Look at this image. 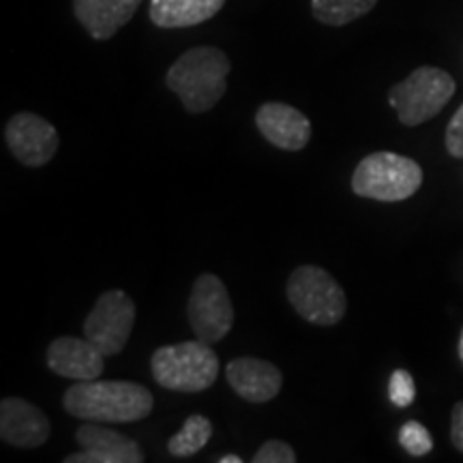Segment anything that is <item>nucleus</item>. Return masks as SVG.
Instances as JSON below:
<instances>
[{
  "label": "nucleus",
  "instance_id": "f257e3e1",
  "mask_svg": "<svg viewBox=\"0 0 463 463\" xmlns=\"http://www.w3.org/2000/svg\"><path fill=\"white\" fill-rule=\"evenodd\" d=\"M75 419L92 422H137L153 412V392L137 382L89 380L78 382L62 397Z\"/></svg>",
  "mask_w": 463,
  "mask_h": 463
},
{
  "label": "nucleus",
  "instance_id": "f03ea898",
  "mask_svg": "<svg viewBox=\"0 0 463 463\" xmlns=\"http://www.w3.org/2000/svg\"><path fill=\"white\" fill-rule=\"evenodd\" d=\"M232 62L215 45L191 48L167 69L165 84L191 114H204L223 99Z\"/></svg>",
  "mask_w": 463,
  "mask_h": 463
},
{
  "label": "nucleus",
  "instance_id": "7ed1b4c3",
  "mask_svg": "<svg viewBox=\"0 0 463 463\" xmlns=\"http://www.w3.org/2000/svg\"><path fill=\"white\" fill-rule=\"evenodd\" d=\"M150 373L167 391L202 392L215 384L219 358L213 345L204 341H183L155 350L150 358Z\"/></svg>",
  "mask_w": 463,
  "mask_h": 463
},
{
  "label": "nucleus",
  "instance_id": "20e7f679",
  "mask_svg": "<svg viewBox=\"0 0 463 463\" xmlns=\"http://www.w3.org/2000/svg\"><path fill=\"white\" fill-rule=\"evenodd\" d=\"M422 184V167L403 155L380 150L369 155L352 174V191L375 202H403Z\"/></svg>",
  "mask_w": 463,
  "mask_h": 463
},
{
  "label": "nucleus",
  "instance_id": "39448f33",
  "mask_svg": "<svg viewBox=\"0 0 463 463\" xmlns=\"http://www.w3.org/2000/svg\"><path fill=\"white\" fill-rule=\"evenodd\" d=\"M457 90L455 78L439 67H419L408 78L392 86L389 103L395 108L399 123L419 127L436 118Z\"/></svg>",
  "mask_w": 463,
  "mask_h": 463
},
{
  "label": "nucleus",
  "instance_id": "423d86ee",
  "mask_svg": "<svg viewBox=\"0 0 463 463\" xmlns=\"http://www.w3.org/2000/svg\"><path fill=\"white\" fill-rule=\"evenodd\" d=\"M288 300L303 320L317 326H333L344 320L347 298L344 288L320 266H298L286 286Z\"/></svg>",
  "mask_w": 463,
  "mask_h": 463
},
{
  "label": "nucleus",
  "instance_id": "0eeeda50",
  "mask_svg": "<svg viewBox=\"0 0 463 463\" xmlns=\"http://www.w3.org/2000/svg\"><path fill=\"white\" fill-rule=\"evenodd\" d=\"M187 317L195 339L215 345L234 326V307L225 283L217 275L204 273L195 279L187 303Z\"/></svg>",
  "mask_w": 463,
  "mask_h": 463
},
{
  "label": "nucleus",
  "instance_id": "6e6552de",
  "mask_svg": "<svg viewBox=\"0 0 463 463\" xmlns=\"http://www.w3.org/2000/svg\"><path fill=\"white\" fill-rule=\"evenodd\" d=\"M136 324V303L123 289H109L97 298L84 322V337L106 356L120 354Z\"/></svg>",
  "mask_w": 463,
  "mask_h": 463
},
{
  "label": "nucleus",
  "instance_id": "1a4fd4ad",
  "mask_svg": "<svg viewBox=\"0 0 463 463\" xmlns=\"http://www.w3.org/2000/svg\"><path fill=\"white\" fill-rule=\"evenodd\" d=\"M5 142L11 153L28 167H42L54 159L58 150L56 127L43 116L17 112L5 127Z\"/></svg>",
  "mask_w": 463,
  "mask_h": 463
},
{
  "label": "nucleus",
  "instance_id": "9d476101",
  "mask_svg": "<svg viewBox=\"0 0 463 463\" xmlns=\"http://www.w3.org/2000/svg\"><path fill=\"white\" fill-rule=\"evenodd\" d=\"M80 453L65 457V463H142L146 459L140 444L123 433L106 430L97 422H84L75 431Z\"/></svg>",
  "mask_w": 463,
  "mask_h": 463
},
{
  "label": "nucleus",
  "instance_id": "9b49d317",
  "mask_svg": "<svg viewBox=\"0 0 463 463\" xmlns=\"http://www.w3.org/2000/svg\"><path fill=\"white\" fill-rule=\"evenodd\" d=\"M50 420L37 405L20 397L0 403V438L15 449H37L48 442Z\"/></svg>",
  "mask_w": 463,
  "mask_h": 463
},
{
  "label": "nucleus",
  "instance_id": "f8f14e48",
  "mask_svg": "<svg viewBox=\"0 0 463 463\" xmlns=\"http://www.w3.org/2000/svg\"><path fill=\"white\" fill-rule=\"evenodd\" d=\"M256 125L273 146L297 153L311 140V123L300 109L288 103L270 101L258 108Z\"/></svg>",
  "mask_w": 463,
  "mask_h": 463
},
{
  "label": "nucleus",
  "instance_id": "ddd939ff",
  "mask_svg": "<svg viewBox=\"0 0 463 463\" xmlns=\"http://www.w3.org/2000/svg\"><path fill=\"white\" fill-rule=\"evenodd\" d=\"M225 380L236 395L249 403H266L279 395L283 375L273 363L241 356L225 367Z\"/></svg>",
  "mask_w": 463,
  "mask_h": 463
},
{
  "label": "nucleus",
  "instance_id": "4468645a",
  "mask_svg": "<svg viewBox=\"0 0 463 463\" xmlns=\"http://www.w3.org/2000/svg\"><path fill=\"white\" fill-rule=\"evenodd\" d=\"M103 358L106 354L86 337H58L48 347V367L62 378L75 382L99 380L106 369Z\"/></svg>",
  "mask_w": 463,
  "mask_h": 463
},
{
  "label": "nucleus",
  "instance_id": "2eb2a0df",
  "mask_svg": "<svg viewBox=\"0 0 463 463\" xmlns=\"http://www.w3.org/2000/svg\"><path fill=\"white\" fill-rule=\"evenodd\" d=\"M142 3L144 0H73V14L95 42H106L129 24Z\"/></svg>",
  "mask_w": 463,
  "mask_h": 463
},
{
  "label": "nucleus",
  "instance_id": "dca6fc26",
  "mask_svg": "<svg viewBox=\"0 0 463 463\" xmlns=\"http://www.w3.org/2000/svg\"><path fill=\"white\" fill-rule=\"evenodd\" d=\"M225 0H150V22L159 28L204 24L223 9Z\"/></svg>",
  "mask_w": 463,
  "mask_h": 463
},
{
  "label": "nucleus",
  "instance_id": "f3484780",
  "mask_svg": "<svg viewBox=\"0 0 463 463\" xmlns=\"http://www.w3.org/2000/svg\"><path fill=\"white\" fill-rule=\"evenodd\" d=\"M378 0H311V14L324 26H345L367 15Z\"/></svg>",
  "mask_w": 463,
  "mask_h": 463
},
{
  "label": "nucleus",
  "instance_id": "a211bd4d",
  "mask_svg": "<svg viewBox=\"0 0 463 463\" xmlns=\"http://www.w3.org/2000/svg\"><path fill=\"white\" fill-rule=\"evenodd\" d=\"M213 438V425L206 416L194 414L184 420V427L167 442V453L174 457H191L202 450Z\"/></svg>",
  "mask_w": 463,
  "mask_h": 463
},
{
  "label": "nucleus",
  "instance_id": "6ab92c4d",
  "mask_svg": "<svg viewBox=\"0 0 463 463\" xmlns=\"http://www.w3.org/2000/svg\"><path fill=\"white\" fill-rule=\"evenodd\" d=\"M399 444L405 453L412 457H425L433 450L431 433L419 420L403 422L402 430H399Z\"/></svg>",
  "mask_w": 463,
  "mask_h": 463
},
{
  "label": "nucleus",
  "instance_id": "aec40b11",
  "mask_svg": "<svg viewBox=\"0 0 463 463\" xmlns=\"http://www.w3.org/2000/svg\"><path fill=\"white\" fill-rule=\"evenodd\" d=\"M389 397L391 403L397 408H410L416 399V384L412 373L405 369H395L389 380Z\"/></svg>",
  "mask_w": 463,
  "mask_h": 463
},
{
  "label": "nucleus",
  "instance_id": "412c9836",
  "mask_svg": "<svg viewBox=\"0 0 463 463\" xmlns=\"http://www.w3.org/2000/svg\"><path fill=\"white\" fill-rule=\"evenodd\" d=\"M253 463H294L297 461V450L289 447L283 439H269L258 453L253 455Z\"/></svg>",
  "mask_w": 463,
  "mask_h": 463
},
{
  "label": "nucleus",
  "instance_id": "4be33fe9",
  "mask_svg": "<svg viewBox=\"0 0 463 463\" xmlns=\"http://www.w3.org/2000/svg\"><path fill=\"white\" fill-rule=\"evenodd\" d=\"M450 157L463 159V106L457 109L447 127V137H444Z\"/></svg>",
  "mask_w": 463,
  "mask_h": 463
},
{
  "label": "nucleus",
  "instance_id": "5701e85b",
  "mask_svg": "<svg viewBox=\"0 0 463 463\" xmlns=\"http://www.w3.org/2000/svg\"><path fill=\"white\" fill-rule=\"evenodd\" d=\"M450 442L463 453V402H457L450 414Z\"/></svg>",
  "mask_w": 463,
  "mask_h": 463
},
{
  "label": "nucleus",
  "instance_id": "b1692460",
  "mask_svg": "<svg viewBox=\"0 0 463 463\" xmlns=\"http://www.w3.org/2000/svg\"><path fill=\"white\" fill-rule=\"evenodd\" d=\"M242 459L239 455H225V457H222V459H219V463H241Z\"/></svg>",
  "mask_w": 463,
  "mask_h": 463
},
{
  "label": "nucleus",
  "instance_id": "393cba45",
  "mask_svg": "<svg viewBox=\"0 0 463 463\" xmlns=\"http://www.w3.org/2000/svg\"><path fill=\"white\" fill-rule=\"evenodd\" d=\"M457 352H459V361L463 363V328H461V335H459V345H457Z\"/></svg>",
  "mask_w": 463,
  "mask_h": 463
}]
</instances>
